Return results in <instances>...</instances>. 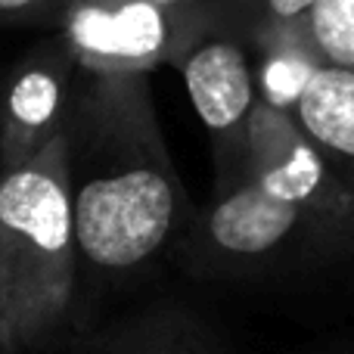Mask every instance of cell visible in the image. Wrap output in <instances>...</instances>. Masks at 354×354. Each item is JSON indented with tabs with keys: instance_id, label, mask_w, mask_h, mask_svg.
I'll return each instance as SVG.
<instances>
[{
	"instance_id": "7",
	"label": "cell",
	"mask_w": 354,
	"mask_h": 354,
	"mask_svg": "<svg viewBox=\"0 0 354 354\" xmlns=\"http://www.w3.org/2000/svg\"><path fill=\"white\" fill-rule=\"evenodd\" d=\"M78 62L59 35L35 44L0 81V171L35 162L66 128Z\"/></svg>"
},
{
	"instance_id": "4",
	"label": "cell",
	"mask_w": 354,
	"mask_h": 354,
	"mask_svg": "<svg viewBox=\"0 0 354 354\" xmlns=\"http://www.w3.org/2000/svg\"><path fill=\"white\" fill-rule=\"evenodd\" d=\"M56 35L81 72L149 75L177 66L208 31L156 0H66Z\"/></svg>"
},
{
	"instance_id": "9",
	"label": "cell",
	"mask_w": 354,
	"mask_h": 354,
	"mask_svg": "<svg viewBox=\"0 0 354 354\" xmlns=\"http://www.w3.org/2000/svg\"><path fill=\"white\" fill-rule=\"evenodd\" d=\"M292 118L354 196V72L324 66Z\"/></svg>"
},
{
	"instance_id": "8",
	"label": "cell",
	"mask_w": 354,
	"mask_h": 354,
	"mask_svg": "<svg viewBox=\"0 0 354 354\" xmlns=\"http://www.w3.org/2000/svg\"><path fill=\"white\" fill-rule=\"evenodd\" d=\"M31 354H230L221 336L180 301H153L68 342Z\"/></svg>"
},
{
	"instance_id": "2",
	"label": "cell",
	"mask_w": 354,
	"mask_h": 354,
	"mask_svg": "<svg viewBox=\"0 0 354 354\" xmlns=\"http://www.w3.org/2000/svg\"><path fill=\"white\" fill-rule=\"evenodd\" d=\"M0 268L12 354L62 342L81 283L62 134L35 162L0 171Z\"/></svg>"
},
{
	"instance_id": "1",
	"label": "cell",
	"mask_w": 354,
	"mask_h": 354,
	"mask_svg": "<svg viewBox=\"0 0 354 354\" xmlns=\"http://www.w3.org/2000/svg\"><path fill=\"white\" fill-rule=\"evenodd\" d=\"M81 280L124 286L193 221L149 97V75H78L62 128Z\"/></svg>"
},
{
	"instance_id": "5",
	"label": "cell",
	"mask_w": 354,
	"mask_h": 354,
	"mask_svg": "<svg viewBox=\"0 0 354 354\" xmlns=\"http://www.w3.org/2000/svg\"><path fill=\"white\" fill-rule=\"evenodd\" d=\"M236 180L252 183L270 199L301 208L354 239V196L292 115L258 103Z\"/></svg>"
},
{
	"instance_id": "13",
	"label": "cell",
	"mask_w": 354,
	"mask_h": 354,
	"mask_svg": "<svg viewBox=\"0 0 354 354\" xmlns=\"http://www.w3.org/2000/svg\"><path fill=\"white\" fill-rule=\"evenodd\" d=\"M66 0H0V25L12 28H53Z\"/></svg>"
},
{
	"instance_id": "11",
	"label": "cell",
	"mask_w": 354,
	"mask_h": 354,
	"mask_svg": "<svg viewBox=\"0 0 354 354\" xmlns=\"http://www.w3.org/2000/svg\"><path fill=\"white\" fill-rule=\"evenodd\" d=\"M308 31L324 66L354 72V0H314Z\"/></svg>"
},
{
	"instance_id": "16",
	"label": "cell",
	"mask_w": 354,
	"mask_h": 354,
	"mask_svg": "<svg viewBox=\"0 0 354 354\" xmlns=\"http://www.w3.org/2000/svg\"><path fill=\"white\" fill-rule=\"evenodd\" d=\"M330 354H354V345H348V348H336V351H330Z\"/></svg>"
},
{
	"instance_id": "3",
	"label": "cell",
	"mask_w": 354,
	"mask_h": 354,
	"mask_svg": "<svg viewBox=\"0 0 354 354\" xmlns=\"http://www.w3.org/2000/svg\"><path fill=\"white\" fill-rule=\"evenodd\" d=\"M351 252V236L301 208L270 199L245 180L214 189L177 243L180 264L205 280L286 274L339 261Z\"/></svg>"
},
{
	"instance_id": "14",
	"label": "cell",
	"mask_w": 354,
	"mask_h": 354,
	"mask_svg": "<svg viewBox=\"0 0 354 354\" xmlns=\"http://www.w3.org/2000/svg\"><path fill=\"white\" fill-rule=\"evenodd\" d=\"M314 10V0H258V28L255 37L264 31L280 28H299L308 25V16ZM252 37V41H255Z\"/></svg>"
},
{
	"instance_id": "12",
	"label": "cell",
	"mask_w": 354,
	"mask_h": 354,
	"mask_svg": "<svg viewBox=\"0 0 354 354\" xmlns=\"http://www.w3.org/2000/svg\"><path fill=\"white\" fill-rule=\"evenodd\" d=\"M205 31H239L252 41L258 28V0H156Z\"/></svg>"
},
{
	"instance_id": "6",
	"label": "cell",
	"mask_w": 354,
	"mask_h": 354,
	"mask_svg": "<svg viewBox=\"0 0 354 354\" xmlns=\"http://www.w3.org/2000/svg\"><path fill=\"white\" fill-rule=\"evenodd\" d=\"M177 68L212 137L214 189H224L243 171L249 124L258 109L252 41L239 31H208L187 50Z\"/></svg>"
},
{
	"instance_id": "10",
	"label": "cell",
	"mask_w": 354,
	"mask_h": 354,
	"mask_svg": "<svg viewBox=\"0 0 354 354\" xmlns=\"http://www.w3.org/2000/svg\"><path fill=\"white\" fill-rule=\"evenodd\" d=\"M252 62H255L258 103L283 115H295L308 84L324 68L308 25L258 35L252 41Z\"/></svg>"
},
{
	"instance_id": "15",
	"label": "cell",
	"mask_w": 354,
	"mask_h": 354,
	"mask_svg": "<svg viewBox=\"0 0 354 354\" xmlns=\"http://www.w3.org/2000/svg\"><path fill=\"white\" fill-rule=\"evenodd\" d=\"M0 354H12L10 320H6V286H3V268H0Z\"/></svg>"
}]
</instances>
